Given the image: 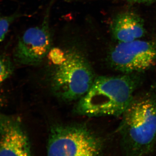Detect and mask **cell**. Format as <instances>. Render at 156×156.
<instances>
[{"mask_svg": "<svg viewBox=\"0 0 156 156\" xmlns=\"http://www.w3.org/2000/svg\"><path fill=\"white\" fill-rule=\"evenodd\" d=\"M20 17L21 14L18 12L11 15H4L0 12V43L5 38L11 24Z\"/></svg>", "mask_w": 156, "mask_h": 156, "instance_id": "9", "label": "cell"}, {"mask_svg": "<svg viewBox=\"0 0 156 156\" xmlns=\"http://www.w3.org/2000/svg\"><path fill=\"white\" fill-rule=\"evenodd\" d=\"M103 143L87 126L56 125L51 129L48 156H101Z\"/></svg>", "mask_w": 156, "mask_h": 156, "instance_id": "4", "label": "cell"}, {"mask_svg": "<svg viewBox=\"0 0 156 156\" xmlns=\"http://www.w3.org/2000/svg\"><path fill=\"white\" fill-rule=\"evenodd\" d=\"M125 2L131 4H144L156 2V0H124Z\"/></svg>", "mask_w": 156, "mask_h": 156, "instance_id": "11", "label": "cell"}, {"mask_svg": "<svg viewBox=\"0 0 156 156\" xmlns=\"http://www.w3.org/2000/svg\"><path fill=\"white\" fill-rule=\"evenodd\" d=\"M112 37L117 43H127L142 39L145 36L144 22L132 11L120 12L115 15L109 27Z\"/></svg>", "mask_w": 156, "mask_h": 156, "instance_id": "8", "label": "cell"}, {"mask_svg": "<svg viewBox=\"0 0 156 156\" xmlns=\"http://www.w3.org/2000/svg\"><path fill=\"white\" fill-rule=\"evenodd\" d=\"M107 60L122 73H142L156 66V39L117 43L109 50Z\"/></svg>", "mask_w": 156, "mask_h": 156, "instance_id": "6", "label": "cell"}, {"mask_svg": "<svg viewBox=\"0 0 156 156\" xmlns=\"http://www.w3.org/2000/svg\"><path fill=\"white\" fill-rule=\"evenodd\" d=\"M57 0H50L41 24L27 29L18 39L13 52L14 60L20 64H38L53 48L54 31L50 25V17Z\"/></svg>", "mask_w": 156, "mask_h": 156, "instance_id": "5", "label": "cell"}, {"mask_svg": "<svg viewBox=\"0 0 156 156\" xmlns=\"http://www.w3.org/2000/svg\"><path fill=\"white\" fill-rule=\"evenodd\" d=\"M0 156H31L29 140L20 120L1 113Z\"/></svg>", "mask_w": 156, "mask_h": 156, "instance_id": "7", "label": "cell"}, {"mask_svg": "<svg viewBox=\"0 0 156 156\" xmlns=\"http://www.w3.org/2000/svg\"><path fill=\"white\" fill-rule=\"evenodd\" d=\"M142 73L96 77L92 87L79 99L78 114L89 117L122 116L142 83Z\"/></svg>", "mask_w": 156, "mask_h": 156, "instance_id": "2", "label": "cell"}, {"mask_svg": "<svg viewBox=\"0 0 156 156\" xmlns=\"http://www.w3.org/2000/svg\"><path fill=\"white\" fill-rule=\"evenodd\" d=\"M134 95L118 134L125 156H145L156 147V91Z\"/></svg>", "mask_w": 156, "mask_h": 156, "instance_id": "3", "label": "cell"}, {"mask_svg": "<svg viewBox=\"0 0 156 156\" xmlns=\"http://www.w3.org/2000/svg\"><path fill=\"white\" fill-rule=\"evenodd\" d=\"M14 65L9 56L0 54V84L13 73Z\"/></svg>", "mask_w": 156, "mask_h": 156, "instance_id": "10", "label": "cell"}, {"mask_svg": "<svg viewBox=\"0 0 156 156\" xmlns=\"http://www.w3.org/2000/svg\"><path fill=\"white\" fill-rule=\"evenodd\" d=\"M60 38L66 46L62 48L64 57L53 72L51 88L54 94L62 100H79L88 92L96 78L81 49L87 37L76 26L68 24L64 27Z\"/></svg>", "mask_w": 156, "mask_h": 156, "instance_id": "1", "label": "cell"}]
</instances>
